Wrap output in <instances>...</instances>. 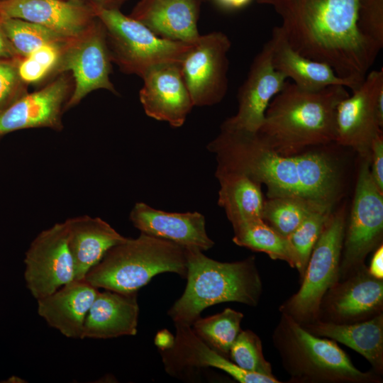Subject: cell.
I'll list each match as a JSON object with an SVG mask.
<instances>
[{
    "mask_svg": "<svg viewBox=\"0 0 383 383\" xmlns=\"http://www.w3.org/2000/svg\"><path fill=\"white\" fill-rule=\"evenodd\" d=\"M208 149L216 155L217 170L240 172L265 184L268 198L298 197L330 209L340 198V167L323 151L285 156L271 148L257 132L222 128Z\"/></svg>",
    "mask_w": 383,
    "mask_h": 383,
    "instance_id": "cell-1",
    "label": "cell"
},
{
    "mask_svg": "<svg viewBox=\"0 0 383 383\" xmlns=\"http://www.w3.org/2000/svg\"><path fill=\"white\" fill-rule=\"evenodd\" d=\"M360 0H257L271 6L292 48L325 62L349 81L353 90L363 82L379 50L357 27Z\"/></svg>",
    "mask_w": 383,
    "mask_h": 383,
    "instance_id": "cell-2",
    "label": "cell"
},
{
    "mask_svg": "<svg viewBox=\"0 0 383 383\" xmlns=\"http://www.w3.org/2000/svg\"><path fill=\"white\" fill-rule=\"evenodd\" d=\"M349 94L343 86L309 90L287 82L269 104L257 133L285 156L335 143L337 106Z\"/></svg>",
    "mask_w": 383,
    "mask_h": 383,
    "instance_id": "cell-3",
    "label": "cell"
},
{
    "mask_svg": "<svg viewBox=\"0 0 383 383\" xmlns=\"http://www.w3.org/2000/svg\"><path fill=\"white\" fill-rule=\"evenodd\" d=\"M185 252L187 285L168 311L174 323L192 326L205 309L219 303L258 304L262 282L254 257L222 262L197 249H185Z\"/></svg>",
    "mask_w": 383,
    "mask_h": 383,
    "instance_id": "cell-4",
    "label": "cell"
},
{
    "mask_svg": "<svg viewBox=\"0 0 383 383\" xmlns=\"http://www.w3.org/2000/svg\"><path fill=\"white\" fill-rule=\"evenodd\" d=\"M272 341L294 382L370 383L381 380L374 372H364L356 368L335 341L311 333L284 313H281Z\"/></svg>",
    "mask_w": 383,
    "mask_h": 383,
    "instance_id": "cell-5",
    "label": "cell"
},
{
    "mask_svg": "<svg viewBox=\"0 0 383 383\" xmlns=\"http://www.w3.org/2000/svg\"><path fill=\"white\" fill-rule=\"evenodd\" d=\"M187 275L185 248L171 241L140 233L111 248L87 274L94 287L132 293L146 285L155 275Z\"/></svg>",
    "mask_w": 383,
    "mask_h": 383,
    "instance_id": "cell-6",
    "label": "cell"
},
{
    "mask_svg": "<svg viewBox=\"0 0 383 383\" xmlns=\"http://www.w3.org/2000/svg\"><path fill=\"white\" fill-rule=\"evenodd\" d=\"M103 25L112 62L121 70L140 77L155 66L181 63L192 43L160 38L118 9L91 6Z\"/></svg>",
    "mask_w": 383,
    "mask_h": 383,
    "instance_id": "cell-7",
    "label": "cell"
},
{
    "mask_svg": "<svg viewBox=\"0 0 383 383\" xmlns=\"http://www.w3.org/2000/svg\"><path fill=\"white\" fill-rule=\"evenodd\" d=\"M346 226L345 207L333 210L311 251L299 289L279 308L301 325L318 318L326 293L339 281Z\"/></svg>",
    "mask_w": 383,
    "mask_h": 383,
    "instance_id": "cell-8",
    "label": "cell"
},
{
    "mask_svg": "<svg viewBox=\"0 0 383 383\" xmlns=\"http://www.w3.org/2000/svg\"><path fill=\"white\" fill-rule=\"evenodd\" d=\"M370 158H361L353 206L345 226L339 281L365 265L367 255L380 245L383 233V191L374 181Z\"/></svg>",
    "mask_w": 383,
    "mask_h": 383,
    "instance_id": "cell-9",
    "label": "cell"
},
{
    "mask_svg": "<svg viewBox=\"0 0 383 383\" xmlns=\"http://www.w3.org/2000/svg\"><path fill=\"white\" fill-rule=\"evenodd\" d=\"M352 92L337 106L335 143L370 158L372 141L382 132L383 69L368 72Z\"/></svg>",
    "mask_w": 383,
    "mask_h": 383,
    "instance_id": "cell-10",
    "label": "cell"
},
{
    "mask_svg": "<svg viewBox=\"0 0 383 383\" xmlns=\"http://www.w3.org/2000/svg\"><path fill=\"white\" fill-rule=\"evenodd\" d=\"M111 62L104 28L96 18L86 31L70 40L62 49L55 74L70 72L73 79L72 90L65 111L77 106L90 92L97 89L117 94L109 78Z\"/></svg>",
    "mask_w": 383,
    "mask_h": 383,
    "instance_id": "cell-11",
    "label": "cell"
},
{
    "mask_svg": "<svg viewBox=\"0 0 383 383\" xmlns=\"http://www.w3.org/2000/svg\"><path fill=\"white\" fill-rule=\"evenodd\" d=\"M231 46L223 32L200 35L180 65L184 82L194 106L219 103L228 90V53Z\"/></svg>",
    "mask_w": 383,
    "mask_h": 383,
    "instance_id": "cell-12",
    "label": "cell"
},
{
    "mask_svg": "<svg viewBox=\"0 0 383 383\" xmlns=\"http://www.w3.org/2000/svg\"><path fill=\"white\" fill-rule=\"evenodd\" d=\"M24 264L26 285L36 300L74 279L65 221L56 223L37 235L26 252Z\"/></svg>",
    "mask_w": 383,
    "mask_h": 383,
    "instance_id": "cell-13",
    "label": "cell"
},
{
    "mask_svg": "<svg viewBox=\"0 0 383 383\" xmlns=\"http://www.w3.org/2000/svg\"><path fill=\"white\" fill-rule=\"evenodd\" d=\"M287 79L272 65L268 40L254 58L248 76L238 90L237 113L227 118L221 128L257 132L269 104L284 88Z\"/></svg>",
    "mask_w": 383,
    "mask_h": 383,
    "instance_id": "cell-14",
    "label": "cell"
},
{
    "mask_svg": "<svg viewBox=\"0 0 383 383\" xmlns=\"http://www.w3.org/2000/svg\"><path fill=\"white\" fill-rule=\"evenodd\" d=\"M382 309L383 279L373 277L364 265L326 293L317 319L351 323L371 318Z\"/></svg>",
    "mask_w": 383,
    "mask_h": 383,
    "instance_id": "cell-15",
    "label": "cell"
},
{
    "mask_svg": "<svg viewBox=\"0 0 383 383\" xmlns=\"http://www.w3.org/2000/svg\"><path fill=\"white\" fill-rule=\"evenodd\" d=\"M57 75L42 89L23 94L0 111V136L28 128L62 129V115L73 84L67 72Z\"/></svg>",
    "mask_w": 383,
    "mask_h": 383,
    "instance_id": "cell-16",
    "label": "cell"
},
{
    "mask_svg": "<svg viewBox=\"0 0 383 383\" xmlns=\"http://www.w3.org/2000/svg\"><path fill=\"white\" fill-rule=\"evenodd\" d=\"M176 335L172 346L161 350L165 371L170 375L186 377L189 372L213 367L223 370L241 383H279L274 377L252 373L242 370L202 340L191 326L174 323Z\"/></svg>",
    "mask_w": 383,
    "mask_h": 383,
    "instance_id": "cell-17",
    "label": "cell"
},
{
    "mask_svg": "<svg viewBox=\"0 0 383 383\" xmlns=\"http://www.w3.org/2000/svg\"><path fill=\"white\" fill-rule=\"evenodd\" d=\"M140 101L150 118L181 127L194 106L179 62L153 67L142 77Z\"/></svg>",
    "mask_w": 383,
    "mask_h": 383,
    "instance_id": "cell-18",
    "label": "cell"
},
{
    "mask_svg": "<svg viewBox=\"0 0 383 383\" xmlns=\"http://www.w3.org/2000/svg\"><path fill=\"white\" fill-rule=\"evenodd\" d=\"M0 18L32 22L67 39L78 37L96 20L91 5L68 0L0 1Z\"/></svg>",
    "mask_w": 383,
    "mask_h": 383,
    "instance_id": "cell-19",
    "label": "cell"
},
{
    "mask_svg": "<svg viewBox=\"0 0 383 383\" xmlns=\"http://www.w3.org/2000/svg\"><path fill=\"white\" fill-rule=\"evenodd\" d=\"M129 218L140 233L171 241L185 249L205 251L214 245L207 235L205 218L199 212H167L138 202Z\"/></svg>",
    "mask_w": 383,
    "mask_h": 383,
    "instance_id": "cell-20",
    "label": "cell"
},
{
    "mask_svg": "<svg viewBox=\"0 0 383 383\" xmlns=\"http://www.w3.org/2000/svg\"><path fill=\"white\" fill-rule=\"evenodd\" d=\"M98 291L85 278L74 279L38 299V313L65 337L82 339L86 316Z\"/></svg>",
    "mask_w": 383,
    "mask_h": 383,
    "instance_id": "cell-21",
    "label": "cell"
},
{
    "mask_svg": "<svg viewBox=\"0 0 383 383\" xmlns=\"http://www.w3.org/2000/svg\"><path fill=\"white\" fill-rule=\"evenodd\" d=\"M201 0H140L129 16L157 36L194 43L200 36L198 17Z\"/></svg>",
    "mask_w": 383,
    "mask_h": 383,
    "instance_id": "cell-22",
    "label": "cell"
},
{
    "mask_svg": "<svg viewBox=\"0 0 383 383\" xmlns=\"http://www.w3.org/2000/svg\"><path fill=\"white\" fill-rule=\"evenodd\" d=\"M139 311L137 292L99 290L86 316L82 339L135 335Z\"/></svg>",
    "mask_w": 383,
    "mask_h": 383,
    "instance_id": "cell-23",
    "label": "cell"
},
{
    "mask_svg": "<svg viewBox=\"0 0 383 383\" xmlns=\"http://www.w3.org/2000/svg\"><path fill=\"white\" fill-rule=\"evenodd\" d=\"M65 221L76 279H84L111 248L126 239L99 217L82 215Z\"/></svg>",
    "mask_w": 383,
    "mask_h": 383,
    "instance_id": "cell-24",
    "label": "cell"
},
{
    "mask_svg": "<svg viewBox=\"0 0 383 383\" xmlns=\"http://www.w3.org/2000/svg\"><path fill=\"white\" fill-rule=\"evenodd\" d=\"M269 42L274 67L292 79L296 86L309 90L343 86L353 90L352 84L338 77L328 64L308 58L294 50L279 26L274 27Z\"/></svg>",
    "mask_w": 383,
    "mask_h": 383,
    "instance_id": "cell-25",
    "label": "cell"
},
{
    "mask_svg": "<svg viewBox=\"0 0 383 383\" xmlns=\"http://www.w3.org/2000/svg\"><path fill=\"white\" fill-rule=\"evenodd\" d=\"M311 333L340 342L362 355L374 372H383V313L351 323L316 320L302 325Z\"/></svg>",
    "mask_w": 383,
    "mask_h": 383,
    "instance_id": "cell-26",
    "label": "cell"
},
{
    "mask_svg": "<svg viewBox=\"0 0 383 383\" xmlns=\"http://www.w3.org/2000/svg\"><path fill=\"white\" fill-rule=\"evenodd\" d=\"M215 176L220 184L218 203L232 226L262 218L265 200L260 184L237 172L216 169Z\"/></svg>",
    "mask_w": 383,
    "mask_h": 383,
    "instance_id": "cell-27",
    "label": "cell"
},
{
    "mask_svg": "<svg viewBox=\"0 0 383 383\" xmlns=\"http://www.w3.org/2000/svg\"><path fill=\"white\" fill-rule=\"evenodd\" d=\"M233 241L253 251L267 254L273 260H280L295 268V259L288 239L262 218L252 219L233 226Z\"/></svg>",
    "mask_w": 383,
    "mask_h": 383,
    "instance_id": "cell-28",
    "label": "cell"
},
{
    "mask_svg": "<svg viewBox=\"0 0 383 383\" xmlns=\"http://www.w3.org/2000/svg\"><path fill=\"white\" fill-rule=\"evenodd\" d=\"M243 314L227 308L206 318H199L192 325L194 332L209 346L229 359L231 348L241 331Z\"/></svg>",
    "mask_w": 383,
    "mask_h": 383,
    "instance_id": "cell-29",
    "label": "cell"
},
{
    "mask_svg": "<svg viewBox=\"0 0 383 383\" xmlns=\"http://www.w3.org/2000/svg\"><path fill=\"white\" fill-rule=\"evenodd\" d=\"M318 209L330 208L294 196L268 198L264 202L262 219L287 238L311 212Z\"/></svg>",
    "mask_w": 383,
    "mask_h": 383,
    "instance_id": "cell-30",
    "label": "cell"
},
{
    "mask_svg": "<svg viewBox=\"0 0 383 383\" xmlns=\"http://www.w3.org/2000/svg\"><path fill=\"white\" fill-rule=\"evenodd\" d=\"M2 28L21 57L46 45H65L70 40L40 25L13 18H0Z\"/></svg>",
    "mask_w": 383,
    "mask_h": 383,
    "instance_id": "cell-31",
    "label": "cell"
},
{
    "mask_svg": "<svg viewBox=\"0 0 383 383\" xmlns=\"http://www.w3.org/2000/svg\"><path fill=\"white\" fill-rule=\"evenodd\" d=\"M333 210L318 209L311 212L300 226L287 238L292 247L295 268L303 277L311 251L323 225Z\"/></svg>",
    "mask_w": 383,
    "mask_h": 383,
    "instance_id": "cell-32",
    "label": "cell"
},
{
    "mask_svg": "<svg viewBox=\"0 0 383 383\" xmlns=\"http://www.w3.org/2000/svg\"><path fill=\"white\" fill-rule=\"evenodd\" d=\"M229 359L247 372L274 377L271 364L263 355L261 340L250 330H241L231 348Z\"/></svg>",
    "mask_w": 383,
    "mask_h": 383,
    "instance_id": "cell-33",
    "label": "cell"
},
{
    "mask_svg": "<svg viewBox=\"0 0 383 383\" xmlns=\"http://www.w3.org/2000/svg\"><path fill=\"white\" fill-rule=\"evenodd\" d=\"M360 33L379 50L383 48V0H360L357 12Z\"/></svg>",
    "mask_w": 383,
    "mask_h": 383,
    "instance_id": "cell-34",
    "label": "cell"
},
{
    "mask_svg": "<svg viewBox=\"0 0 383 383\" xmlns=\"http://www.w3.org/2000/svg\"><path fill=\"white\" fill-rule=\"evenodd\" d=\"M18 60H0V111L24 94L17 69Z\"/></svg>",
    "mask_w": 383,
    "mask_h": 383,
    "instance_id": "cell-35",
    "label": "cell"
},
{
    "mask_svg": "<svg viewBox=\"0 0 383 383\" xmlns=\"http://www.w3.org/2000/svg\"><path fill=\"white\" fill-rule=\"evenodd\" d=\"M17 69L19 77L25 84L38 83L52 74L49 69L29 56L18 60Z\"/></svg>",
    "mask_w": 383,
    "mask_h": 383,
    "instance_id": "cell-36",
    "label": "cell"
},
{
    "mask_svg": "<svg viewBox=\"0 0 383 383\" xmlns=\"http://www.w3.org/2000/svg\"><path fill=\"white\" fill-rule=\"evenodd\" d=\"M371 175L378 186L383 191V135L382 132L373 140L370 157Z\"/></svg>",
    "mask_w": 383,
    "mask_h": 383,
    "instance_id": "cell-37",
    "label": "cell"
},
{
    "mask_svg": "<svg viewBox=\"0 0 383 383\" xmlns=\"http://www.w3.org/2000/svg\"><path fill=\"white\" fill-rule=\"evenodd\" d=\"M21 58L8 40L1 23L0 18V60H16Z\"/></svg>",
    "mask_w": 383,
    "mask_h": 383,
    "instance_id": "cell-38",
    "label": "cell"
},
{
    "mask_svg": "<svg viewBox=\"0 0 383 383\" xmlns=\"http://www.w3.org/2000/svg\"><path fill=\"white\" fill-rule=\"evenodd\" d=\"M369 272L375 278L383 279V246H378L374 252L370 267Z\"/></svg>",
    "mask_w": 383,
    "mask_h": 383,
    "instance_id": "cell-39",
    "label": "cell"
},
{
    "mask_svg": "<svg viewBox=\"0 0 383 383\" xmlns=\"http://www.w3.org/2000/svg\"><path fill=\"white\" fill-rule=\"evenodd\" d=\"M104 9H118L127 0H68Z\"/></svg>",
    "mask_w": 383,
    "mask_h": 383,
    "instance_id": "cell-40",
    "label": "cell"
},
{
    "mask_svg": "<svg viewBox=\"0 0 383 383\" xmlns=\"http://www.w3.org/2000/svg\"><path fill=\"white\" fill-rule=\"evenodd\" d=\"M252 0H213L215 4L224 10H237L248 5Z\"/></svg>",
    "mask_w": 383,
    "mask_h": 383,
    "instance_id": "cell-41",
    "label": "cell"
},
{
    "mask_svg": "<svg viewBox=\"0 0 383 383\" xmlns=\"http://www.w3.org/2000/svg\"><path fill=\"white\" fill-rule=\"evenodd\" d=\"M174 337L166 330L158 333L155 337V344L160 350L170 348L174 342Z\"/></svg>",
    "mask_w": 383,
    "mask_h": 383,
    "instance_id": "cell-42",
    "label": "cell"
},
{
    "mask_svg": "<svg viewBox=\"0 0 383 383\" xmlns=\"http://www.w3.org/2000/svg\"><path fill=\"white\" fill-rule=\"evenodd\" d=\"M0 1H3V0H0Z\"/></svg>",
    "mask_w": 383,
    "mask_h": 383,
    "instance_id": "cell-43",
    "label": "cell"
},
{
    "mask_svg": "<svg viewBox=\"0 0 383 383\" xmlns=\"http://www.w3.org/2000/svg\"><path fill=\"white\" fill-rule=\"evenodd\" d=\"M201 1H204V0H201Z\"/></svg>",
    "mask_w": 383,
    "mask_h": 383,
    "instance_id": "cell-44",
    "label": "cell"
}]
</instances>
